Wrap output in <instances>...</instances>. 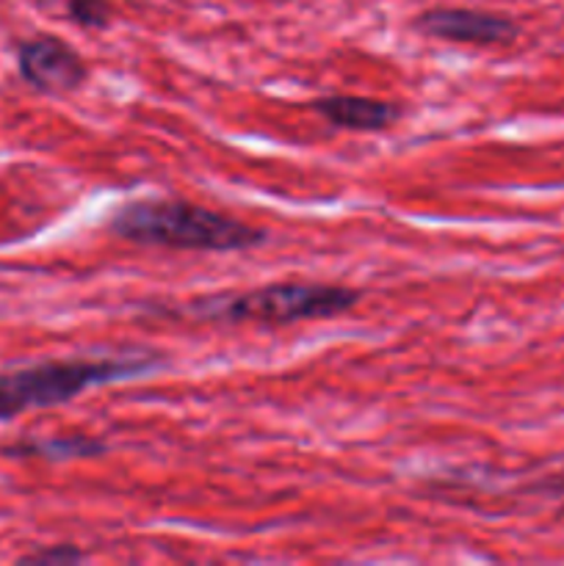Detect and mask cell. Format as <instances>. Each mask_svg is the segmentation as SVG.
Listing matches in <instances>:
<instances>
[{
  "instance_id": "cell-1",
  "label": "cell",
  "mask_w": 564,
  "mask_h": 566,
  "mask_svg": "<svg viewBox=\"0 0 564 566\" xmlns=\"http://www.w3.org/2000/svg\"><path fill=\"white\" fill-rule=\"evenodd\" d=\"M108 230L142 247L188 252H243L265 243V232L180 199H142L122 205Z\"/></svg>"
},
{
  "instance_id": "cell-2",
  "label": "cell",
  "mask_w": 564,
  "mask_h": 566,
  "mask_svg": "<svg viewBox=\"0 0 564 566\" xmlns=\"http://www.w3.org/2000/svg\"><path fill=\"white\" fill-rule=\"evenodd\" d=\"M359 291L341 285H315V282H274L236 296L199 298L188 307V315L199 321H224V324H269L288 326L299 321L335 318L357 307Z\"/></svg>"
},
{
  "instance_id": "cell-3",
  "label": "cell",
  "mask_w": 564,
  "mask_h": 566,
  "mask_svg": "<svg viewBox=\"0 0 564 566\" xmlns=\"http://www.w3.org/2000/svg\"><path fill=\"white\" fill-rule=\"evenodd\" d=\"M153 357H105V359H59L0 376V423L31 409L59 407L88 387L133 379L153 370Z\"/></svg>"
},
{
  "instance_id": "cell-4",
  "label": "cell",
  "mask_w": 564,
  "mask_h": 566,
  "mask_svg": "<svg viewBox=\"0 0 564 566\" xmlns=\"http://www.w3.org/2000/svg\"><path fill=\"white\" fill-rule=\"evenodd\" d=\"M17 66H20V75L25 77V83L48 94L75 92L88 75L81 55L64 39L50 36V33L20 42Z\"/></svg>"
},
{
  "instance_id": "cell-5",
  "label": "cell",
  "mask_w": 564,
  "mask_h": 566,
  "mask_svg": "<svg viewBox=\"0 0 564 566\" xmlns=\"http://www.w3.org/2000/svg\"><path fill=\"white\" fill-rule=\"evenodd\" d=\"M426 36L459 44H503L518 36V25L509 17L476 9H429L415 20Z\"/></svg>"
},
{
  "instance_id": "cell-6",
  "label": "cell",
  "mask_w": 564,
  "mask_h": 566,
  "mask_svg": "<svg viewBox=\"0 0 564 566\" xmlns=\"http://www.w3.org/2000/svg\"><path fill=\"white\" fill-rule=\"evenodd\" d=\"M313 111L324 116L330 125L343 127V130H387L401 119V108L385 99L354 97V94H326V97L313 99Z\"/></svg>"
},
{
  "instance_id": "cell-7",
  "label": "cell",
  "mask_w": 564,
  "mask_h": 566,
  "mask_svg": "<svg viewBox=\"0 0 564 566\" xmlns=\"http://www.w3.org/2000/svg\"><path fill=\"white\" fill-rule=\"evenodd\" d=\"M108 451L103 440L86 434L44 437V440H25L17 446L3 448L6 457L20 459H48V462H66V459H94Z\"/></svg>"
},
{
  "instance_id": "cell-8",
  "label": "cell",
  "mask_w": 564,
  "mask_h": 566,
  "mask_svg": "<svg viewBox=\"0 0 564 566\" xmlns=\"http://www.w3.org/2000/svg\"><path fill=\"white\" fill-rule=\"evenodd\" d=\"M70 17L83 28H105L111 9L103 0H70Z\"/></svg>"
},
{
  "instance_id": "cell-9",
  "label": "cell",
  "mask_w": 564,
  "mask_h": 566,
  "mask_svg": "<svg viewBox=\"0 0 564 566\" xmlns=\"http://www.w3.org/2000/svg\"><path fill=\"white\" fill-rule=\"evenodd\" d=\"M83 553L72 545H59V547H50V551H39L25 556L22 562L25 564H77L83 562Z\"/></svg>"
},
{
  "instance_id": "cell-10",
  "label": "cell",
  "mask_w": 564,
  "mask_h": 566,
  "mask_svg": "<svg viewBox=\"0 0 564 566\" xmlns=\"http://www.w3.org/2000/svg\"><path fill=\"white\" fill-rule=\"evenodd\" d=\"M551 490H556V492H564V481H556V484H553Z\"/></svg>"
}]
</instances>
